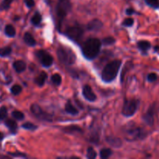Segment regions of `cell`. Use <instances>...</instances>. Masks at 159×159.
I'll list each match as a JSON object with an SVG mask.
<instances>
[{"mask_svg": "<svg viewBox=\"0 0 159 159\" xmlns=\"http://www.w3.org/2000/svg\"><path fill=\"white\" fill-rule=\"evenodd\" d=\"M155 50H156V51H158V50H159V47H155Z\"/></svg>", "mask_w": 159, "mask_h": 159, "instance_id": "cell-40", "label": "cell"}, {"mask_svg": "<svg viewBox=\"0 0 159 159\" xmlns=\"http://www.w3.org/2000/svg\"><path fill=\"white\" fill-rule=\"evenodd\" d=\"M146 4L154 9H158L159 8V0H144Z\"/></svg>", "mask_w": 159, "mask_h": 159, "instance_id": "cell-27", "label": "cell"}, {"mask_svg": "<svg viewBox=\"0 0 159 159\" xmlns=\"http://www.w3.org/2000/svg\"><path fill=\"white\" fill-rule=\"evenodd\" d=\"M82 95L85 97V99H87L89 102H94L96 99V96L94 93H93V89L89 85H86L84 86L83 89H82Z\"/></svg>", "mask_w": 159, "mask_h": 159, "instance_id": "cell-10", "label": "cell"}, {"mask_svg": "<svg viewBox=\"0 0 159 159\" xmlns=\"http://www.w3.org/2000/svg\"><path fill=\"white\" fill-rule=\"evenodd\" d=\"M65 111L68 113H69V114L72 115V116H75V115L79 113V110L71 103L70 101H68L66 103V105H65Z\"/></svg>", "mask_w": 159, "mask_h": 159, "instance_id": "cell-18", "label": "cell"}, {"mask_svg": "<svg viewBox=\"0 0 159 159\" xmlns=\"http://www.w3.org/2000/svg\"><path fill=\"white\" fill-rule=\"evenodd\" d=\"M8 114V112H7V108L4 106L0 107V121L3 120L6 118Z\"/></svg>", "mask_w": 159, "mask_h": 159, "instance_id": "cell-30", "label": "cell"}, {"mask_svg": "<svg viewBox=\"0 0 159 159\" xmlns=\"http://www.w3.org/2000/svg\"><path fill=\"white\" fill-rule=\"evenodd\" d=\"M12 116L15 118L17 120H23L24 119V114L22 112L18 111V110H15V111L12 112Z\"/></svg>", "mask_w": 159, "mask_h": 159, "instance_id": "cell-26", "label": "cell"}, {"mask_svg": "<svg viewBox=\"0 0 159 159\" xmlns=\"http://www.w3.org/2000/svg\"><path fill=\"white\" fill-rule=\"evenodd\" d=\"M3 138H4V134H3V133L0 132V141H2Z\"/></svg>", "mask_w": 159, "mask_h": 159, "instance_id": "cell-39", "label": "cell"}, {"mask_svg": "<svg viewBox=\"0 0 159 159\" xmlns=\"http://www.w3.org/2000/svg\"><path fill=\"white\" fill-rule=\"evenodd\" d=\"M5 125L9 128V130H10L12 133H16V131L17 130V127H18L16 122L12 119L6 120L5 121Z\"/></svg>", "mask_w": 159, "mask_h": 159, "instance_id": "cell-16", "label": "cell"}, {"mask_svg": "<svg viewBox=\"0 0 159 159\" xmlns=\"http://www.w3.org/2000/svg\"><path fill=\"white\" fill-rule=\"evenodd\" d=\"M36 55L37 56L39 59H40V62L43 65V66L48 67L51 66V65L53 64V57L51 54H48L46 51H38L36 52Z\"/></svg>", "mask_w": 159, "mask_h": 159, "instance_id": "cell-9", "label": "cell"}, {"mask_svg": "<svg viewBox=\"0 0 159 159\" xmlns=\"http://www.w3.org/2000/svg\"><path fill=\"white\" fill-rule=\"evenodd\" d=\"M71 9V4L69 0H58L57 4L55 7L56 16L59 24H61L64 19L66 17Z\"/></svg>", "mask_w": 159, "mask_h": 159, "instance_id": "cell-4", "label": "cell"}, {"mask_svg": "<svg viewBox=\"0 0 159 159\" xmlns=\"http://www.w3.org/2000/svg\"><path fill=\"white\" fill-rule=\"evenodd\" d=\"M12 53V48L10 47H6V48H0V57H6L9 56Z\"/></svg>", "mask_w": 159, "mask_h": 159, "instance_id": "cell-21", "label": "cell"}, {"mask_svg": "<svg viewBox=\"0 0 159 159\" xmlns=\"http://www.w3.org/2000/svg\"><path fill=\"white\" fill-rule=\"evenodd\" d=\"M144 120L145 121L146 124H148V125L152 126L153 125L154 123V113H153V110L152 109H150L147 112L144 116L143 117Z\"/></svg>", "mask_w": 159, "mask_h": 159, "instance_id": "cell-17", "label": "cell"}, {"mask_svg": "<svg viewBox=\"0 0 159 159\" xmlns=\"http://www.w3.org/2000/svg\"><path fill=\"white\" fill-rule=\"evenodd\" d=\"M102 26H103V24H102L101 20H98V19H95V20H91V21L87 24L86 28L88 30L96 32V31L100 30L102 29Z\"/></svg>", "mask_w": 159, "mask_h": 159, "instance_id": "cell-11", "label": "cell"}, {"mask_svg": "<svg viewBox=\"0 0 159 159\" xmlns=\"http://www.w3.org/2000/svg\"><path fill=\"white\" fill-rule=\"evenodd\" d=\"M138 47L141 51H147L148 50L150 49L151 43L147 40H141L138 43Z\"/></svg>", "mask_w": 159, "mask_h": 159, "instance_id": "cell-20", "label": "cell"}, {"mask_svg": "<svg viewBox=\"0 0 159 159\" xmlns=\"http://www.w3.org/2000/svg\"><path fill=\"white\" fill-rule=\"evenodd\" d=\"M116 42L115 39L112 37H106L102 40V43H104L105 45H111L113 44V43Z\"/></svg>", "mask_w": 159, "mask_h": 159, "instance_id": "cell-33", "label": "cell"}, {"mask_svg": "<svg viewBox=\"0 0 159 159\" xmlns=\"http://www.w3.org/2000/svg\"><path fill=\"white\" fill-rule=\"evenodd\" d=\"M157 78H158V76H157V75L155 73H150L148 75V81L150 82H153L155 81H156Z\"/></svg>", "mask_w": 159, "mask_h": 159, "instance_id": "cell-35", "label": "cell"}, {"mask_svg": "<svg viewBox=\"0 0 159 159\" xmlns=\"http://www.w3.org/2000/svg\"><path fill=\"white\" fill-rule=\"evenodd\" d=\"M24 2L28 8L34 7V5H35V2H34V0H24Z\"/></svg>", "mask_w": 159, "mask_h": 159, "instance_id": "cell-36", "label": "cell"}, {"mask_svg": "<svg viewBox=\"0 0 159 159\" xmlns=\"http://www.w3.org/2000/svg\"><path fill=\"white\" fill-rule=\"evenodd\" d=\"M120 60H114L107 64L102 71V79L106 82H111L116 79L121 66Z\"/></svg>", "mask_w": 159, "mask_h": 159, "instance_id": "cell-2", "label": "cell"}, {"mask_svg": "<svg viewBox=\"0 0 159 159\" xmlns=\"http://www.w3.org/2000/svg\"><path fill=\"white\" fill-rule=\"evenodd\" d=\"M134 12H135L134 9H132V8H129V9H127V10H126V13H127L128 16H131L132 14L134 13Z\"/></svg>", "mask_w": 159, "mask_h": 159, "instance_id": "cell-37", "label": "cell"}, {"mask_svg": "<svg viewBox=\"0 0 159 159\" xmlns=\"http://www.w3.org/2000/svg\"><path fill=\"white\" fill-rule=\"evenodd\" d=\"M102 42L98 38H89L82 45V52L85 58L93 60L99 54Z\"/></svg>", "mask_w": 159, "mask_h": 159, "instance_id": "cell-1", "label": "cell"}, {"mask_svg": "<svg viewBox=\"0 0 159 159\" xmlns=\"http://www.w3.org/2000/svg\"><path fill=\"white\" fill-rule=\"evenodd\" d=\"M126 139L128 141H136L143 139L146 136V133L141 127H130L126 130Z\"/></svg>", "mask_w": 159, "mask_h": 159, "instance_id": "cell-7", "label": "cell"}, {"mask_svg": "<svg viewBox=\"0 0 159 159\" xmlns=\"http://www.w3.org/2000/svg\"><path fill=\"white\" fill-rule=\"evenodd\" d=\"M97 156V154H96V152L94 150V148L92 147L88 148L87 149V158L89 159H94L96 158Z\"/></svg>", "mask_w": 159, "mask_h": 159, "instance_id": "cell-24", "label": "cell"}, {"mask_svg": "<svg viewBox=\"0 0 159 159\" xmlns=\"http://www.w3.org/2000/svg\"><path fill=\"white\" fill-rule=\"evenodd\" d=\"M51 81L55 85H59L61 83V77L60 75L56 73L51 76Z\"/></svg>", "mask_w": 159, "mask_h": 159, "instance_id": "cell-25", "label": "cell"}, {"mask_svg": "<svg viewBox=\"0 0 159 159\" xmlns=\"http://www.w3.org/2000/svg\"><path fill=\"white\" fill-rule=\"evenodd\" d=\"M57 57L62 64L66 65H71L75 62L76 56L70 48L60 47L57 51Z\"/></svg>", "mask_w": 159, "mask_h": 159, "instance_id": "cell-3", "label": "cell"}, {"mask_svg": "<svg viewBox=\"0 0 159 159\" xmlns=\"http://www.w3.org/2000/svg\"><path fill=\"white\" fill-rule=\"evenodd\" d=\"M22 92V87L20 85H14L11 88V93L14 96H17L20 94Z\"/></svg>", "mask_w": 159, "mask_h": 159, "instance_id": "cell-29", "label": "cell"}, {"mask_svg": "<svg viewBox=\"0 0 159 159\" xmlns=\"http://www.w3.org/2000/svg\"><path fill=\"white\" fill-rule=\"evenodd\" d=\"M5 34L9 37H14L16 35V29L12 25H6L5 27Z\"/></svg>", "mask_w": 159, "mask_h": 159, "instance_id": "cell-19", "label": "cell"}, {"mask_svg": "<svg viewBox=\"0 0 159 159\" xmlns=\"http://www.w3.org/2000/svg\"><path fill=\"white\" fill-rule=\"evenodd\" d=\"M23 40H24V42L28 45V46L34 47L37 44V42H36L34 37H33L32 34H30V33H26V34H24Z\"/></svg>", "mask_w": 159, "mask_h": 159, "instance_id": "cell-14", "label": "cell"}, {"mask_svg": "<svg viewBox=\"0 0 159 159\" xmlns=\"http://www.w3.org/2000/svg\"><path fill=\"white\" fill-rule=\"evenodd\" d=\"M13 0H3L1 3V9H4V10H7L9 9L11 6V3L12 2Z\"/></svg>", "mask_w": 159, "mask_h": 159, "instance_id": "cell-31", "label": "cell"}, {"mask_svg": "<svg viewBox=\"0 0 159 159\" xmlns=\"http://www.w3.org/2000/svg\"><path fill=\"white\" fill-rule=\"evenodd\" d=\"M22 127H23V129H25V130H35L37 128V127L35 124H32V123L30 122H26L25 123V124H23V125H22Z\"/></svg>", "mask_w": 159, "mask_h": 159, "instance_id": "cell-28", "label": "cell"}, {"mask_svg": "<svg viewBox=\"0 0 159 159\" xmlns=\"http://www.w3.org/2000/svg\"><path fill=\"white\" fill-rule=\"evenodd\" d=\"M100 158H108L113 154L111 149L110 148H103L100 151Z\"/></svg>", "mask_w": 159, "mask_h": 159, "instance_id": "cell-23", "label": "cell"}, {"mask_svg": "<svg viewBox=\"0 0 159 159\" xmlns=\"http://www.w3.org/2000/svg\"><path fill=\"white\" fill-rule=\"evenodd\" d=\"M13 66V68L15 69V71H16L17 73H21L23 71H24L26 68V65L23 61L19 60L16 61L12 65Z\"/></svg>", "mask_w": 159, "mask_h": 159, "instance_id": "cell-13", "label": "cell"}, {"mask_svg": "<svg viewBox=\"0 0 159 159\" xmlns=\"http://www.w3.org/2000/svg\"><path fill=\"white\" fill-rule=\"evenodd\" d=\"M48 79V75L45 71H42L35 79V83L39 86H43Z\"/></svg>", "mask_w": 159, "mask_h": 159, "instance_id": "cell-15", "label": "cell"}, {"mask_svg": "<svg viewBox=\"0 0 159 159\" xmlns=\"http://www.w3.org/2000/svg\"><path fill=\"white\" fill-rule=\"evenodd\" d=\"M139 106V101L138 99H128L124 103L122 110V114L126 117L132 116L137 112Z\"/></svg>", "mask_w": 159, "mask_h": 159, "instance_id": "cell-5", "label": "cell"}, {"mask_svg": "<svg viewBox=\"0 0 159 159\" xmlns=\"http://www.w3.org/2000/svg\"><path fill=\"white\" fill-rule=\"evenodd\" d=\"M10 155H12V156H14V157H18V156L26 157V156H25V155H23V154H12V153H10Z\"/></svg>", "mask_w": 159, "mask_h": 159, "instance_id": "cell-38", "label": "cell"}, {"mask_svg": "<svg viewBox=\"0 0 159 159\" xmlns=\"http://www.w3.org/2000/svg\"><path fill=\"white\" fill-rule=\"evenodd\" d=\"M107 142L110 144V146L113 148H120L122 146V141L120 138H116L113 136H108L106 138Z\"/></svg>", "mask_w": 159, "mask_h": 159, "instance_id": "cell-12", "label": "cell"}, {"mask_svg": "<svg viewBox=\"0 0 159 159\" xmlns=\"http://www.w3.org/2000/svg\"><path fill=\"white\" fill-rule=\"evenodd\" d=\"M134 22V19L129 17V18H127L124 22H123V25L125 26H133Z\"/></svg>", "mask_w": 159, "mask_h": 159, "instance_id": "cell-34", "label": "cell"}, {"mask_svg": "<svg viewBox=\"0 0 159 159\" xmlns=\"http://www.w3.org/2000/svg\"><path fill=\"white\" fill-rule=\"evenodd\" d=\"M65 131L68 132V133H73V132H80L82 131L80 127H77V126H71V127H68L65 129Z\"/></svg>", "mask_w": 159, "mask_h": 159, "instance_id": "cell-32", "label": "cell"}, {"mask_svg": "<svg viewBox=\"0 0 159 159\" xmlns=\"http://www.w3.org/2000/svg\"><path fill=\"white\" fill-rule=\"evenodd\" d=\"M30 111L32 112V113L36 116V117L41 120H52V118H51V115L48 114V113H46L45 111H43L41 109V107H40V106L37 105V104H32V105H31Z\"/></svg>", "mask_w": 159, "mask_h": 159, "instance_id": "cell-8", "label": "cell"}, {"mask_svg": "<svg viewBox=\"0 0 159 159\" xmlns=\"http://www.w3.org/2000/svg\"><path fill=\"white\" fill-rule=\"evenodd\" d=\"M42 20V16L39 12H36L34 15V16L31 18V23L32 24H34V26H37L40 23Z\"/></svg>", "mask_w": 159, "mask_h": 159, "instance_id": "cell-22", "label": "cell"}, {"mask_svg": "<svg viewBox=\"0 0 159 159\" xmlns=\"http://www.w3.org/2000/svg\"><path fill=\"white\" fill-rule=\"evenodd\" d=\"M65 34H66L67 37H69L71 40H74L75 42H79L80 41L83 36L84 30L81 26L75 24L68 27Z\"/></svg>", "mask_w": 159, "mask_h": 159, "instance_id": "cell-6", "label": "cell"}]
</instances>
